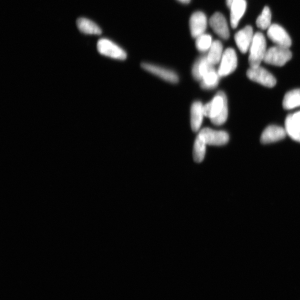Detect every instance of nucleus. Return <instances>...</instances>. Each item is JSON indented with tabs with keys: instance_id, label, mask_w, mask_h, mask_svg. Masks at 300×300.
Masks as SVG:
<instances>
[{
	"instance_id": "nucleus-1",
	"label": "nucleus",
	"mask_w": 300,
	"mask_h": 300,
	"mask_svg": "<svg viewBox=\"0 0 300 300\" xmlns=\"http://www.w3.org/2000/svg\"><path fill=\"white\" fill-rule=\"evenodd\" d=\"M204 116L209 118L216 126L223 124L228 117V104L226 94L219 92L211 102L204 105Z\"/></svg>"
},
{
	"instance_id": "nucleus-2",
	"label": "nucleus",
	"mask_w": 300,
	"mask_h": 300,
	"mask_svg": "<svg viewBox=\"0 0 300 300\" xmlns=\"http://www.w3.org/2000/svg\"><path fill=\"white\" fill-rule=\"evenodd\" d=\"M266 41L262 32L254 34L252 42L249 49L248 62L251 68L260 66L267 52Z\"/></svg>"
},
{
	"instance_id": "nucleus-3",
	"label": "nucleus",
	"mask_w": 300,
	"mask_h": 300,
	"mask_svg": "<svg viewBox=\"0 0 300 300\" xmlns=\"http://www.w3.org/2000/svg\"><path fill=\"white\" fill-rule=\"evenodd\" d=\"M292 52L289 48L276 46L267 50L264 62L276 66H283L292 58Z\"/></svg>"
},
{
	"instance_id": "nucleus-4",
	"label": "nucleus",
	"mask_w": 300,
	"mask_h": 300,
	"mask_svg": "<svg viewBox=\"0 0 300 300\" xmlns=\"http://www.w3.org/2000/svg\"><path fill=\"white\" fill-rule=\"evenodd\" d=\"M247 76L252 81L265 87L273 88L276 84V79L267 70L258 66L251 68L248 70Z\"/></svg>"
},
{
	"instance_id": "nucleus-5",
	"label": "nucleus",
	"mask_w": 300,
	"mask_h": 300,
	"mask_svg": "<svg viewBox=\"0 0 300 300\" xmlns=\"http://www.w3.org/2000/svg\"><path fill=\"white\" fill-rule=\"evenodd\" d=\"M97 48L98 52L104 56L120 60L127 58V54L122 48L108 39H100Z\"/></svg>"
},
{
	"instance_id": "nucleus-6",
	"label": "nucleus",
	"mask_w": 300,
	"mask_h": 300,
	"mask_svg": "<svg viewBox=\"0 0 300 300\" xmlns=\"http://www.w3.org/2000/svg\"><path fill=\"white\" fill-rule=\"evenodd\" d=\"M218 73L220 77L228 76L237 68L238 57L234 48H228L224 52L220 61Z\"/></svg>"
},
{
	"instance_id": "nucleus-7",
	"label": "nucleus",
	"mask_w": 300,
	"mask_h": 300,
	"mask_svg": "<svg viewBox=\"0 0 300 300\" xmlns=\"http://www.w3.org/2000/svg\"><path fill=\"white\" fill-rule=\"evenodd\" d=\"M205 143L212 146H222L229 141L228 134L224 131H217L210 128H204L198 134Z\"/></svg>"
},
{
	"instance_id": "nucleus-8",
	"label": "nucleus",
	"mask_w": 300,
	"mask_h": 300,
	"mask_svg": "<svg viewBox=\"0 0 300 300\" xmlns=\"http://www.w3.org/2000/svg\"><path fill=\"white\" fill-rule=\"evenodd\" d=\"M268 36L277 46L290 48L292 41L289 34L282 26L272 24L268 29Z\"/></svg>"
},
{
	"instance_id": "nucleus-9",
	"label": "nucleus",
	"mask_w": 300,
	"mask_h": 300,
	"mask_svg": "<svg viewBox=\"0 0 300 300\" xmlns=\"http://www.w3.org/2000/svg\"><path fill=\"white\" fill-rule=\"evenodd\" d=\"M189 24L192 36L196 38L206 31L208 26L206 15L200 12L194 13L190 18Z\"/></svg>"
},
{
	"instance_id": "nucleus-10",
	"label": "nucleus",
	"mask_w": 300,
	"mask_h": 300,
	"mask_svg": "<svg viewBox=\"0 0 300 300\" xmlns=\"http://www.w3.org/2000/svg\"><path fill=\"white\" fill-rule=\"evenodd\" d=\"M254 36L253 29L251 26H247L235 34V42L242 54H246L248 51Z\"/></svg>"
},
{
	"instance_id": "nucleus-11",
	"label": "nucleus",
	"mask_w": 300,
	"mask_h": 300,
	"mask_svg": "<svg viewBox=\"0 0 300 300\" xmlns=\"http://www.w3.org/2000/svg\"><path fill=\"white\" fill-rule=\"evenodd\" d=\"M215 33L220 38L227 40L230 37V32L226 18L220 12L215 13L210 18L209 22Z\"/></svg>"
},
{
	"instance_id": "nucleus-12",
	"label": "nucleus",
	"mask_w": 300,
	"mask_h": 300,
	"mask_svg": "<svg viewBox=\"0 0 300 300\" xmlns=\"http://www.w3.org/2000/svg\"><path fill=\"white\" fill-rule=\"evenodd\" d=\"M142 66L146 71L156 75V76L165 80V81L173 84L177 83L178 82L177 74L171 71V70L148 63H142Z\"/></svg>"
},
{
	"instance_id": "nucleus-13",
	"label": "nucleus",
	"mask_w": 300,
	"mask_h": 300,
	"mask_svg": "<svg viewBox=\"0 0 300 300\" xmlns=\"http://www.w3.org/2000/svg\"><path fill=\"white\" fill-rule=\"evenodd\" d=\"M286 130L278 126H270L265 129L260 138V141L264 144H271L280 141L286 135Z\"/></svg>"
},
{
	"instance_id": "nucleus-14",
	"label": "nucleus",
	"mask_w": 300,
	"mask_h": 300,
	"mask_svg": "<svg viewBox=\"0 0 300 300\" xmlns=\"http://www.w3.org/2000/svg\"><path fill=\"white\" fill-rule=\"evenodd\" d=\"M247 3L246 0H234L230 8V23L233 28H236L244 14L246 12Z\"/></svg>"
},
{
	"instance_id": "nucleus-15",
	"label": "nucleus",
	"mask_w": 300,
	"mask_h": 300,
	"mask_svg": "<svg viewBox=\"0 0 300 300\" xmlns=\"http://www.w3.org/2000/svg\"><path fill=\"white\" fill-rule=\"evenodd\" d=\"M204 116V106L200 102L193 103L191 108V126L194 132L198 131Z\"/></svg>"
},
{
	"instance_id": "nucleus-16",
	"label": "nucleus",
	"mask_w": 300,
	"mask_h": 300,
	"mask_svg": "<svg viewBox=\"0 0 300 300\" xmlns=\"http://www.w3.org/2000/svg\"><path fill=\"white\" fill-rule=\"evenodd\" d=\"M214 67L206 56L201 58L194 65L192 70L193 77L197 81H202L204 75Z\"/></svg>"
},
{
	"instance_id": "nucleus-17",
	"label": "nucleus",
	"mask_w": 300,
	"mask_h": 300,
	"mask_svg": "<svg viewBox=\"0 0 300 300\" xmlns=\"http://www.w3.org/2000/svg\"><path fill=\"white\" fill-rule=\"evenodd\" d=\"M76 24L80 32L85 34H101L102 30L98 25L86 18H79Z\"/></svg>"
},
{
	"instance_id": "nucleus-18",
	"label": "nucleus",
	"mask_w": 300,
	"mask_h": 300,
	"mask_svg": "<svg viewBox=\"0 0 300 300\" xmlns=\"http://www.w3.org/2000/svg\"><path fill=\"white\" fill-rule=\"evenodd\" d=\"M223 53L222 43L218 40H215L212 42L211 47L208 50L206 57L210 64L214 66L221 61Z\"/></svg>"
},
{
	"instance_id": "nucleus-19",
	"label": "nucleus",
	"mask_w": 300,
	"mask_h": 300,
	"mask_svg": "<svg viewBox=\"0 0 300 300\" xmlns=\"http://www.w3.org/2000/svg\"><path fill=\"white\" fill-rule=\"evenodd\" d=\"M283 107L286 110H292L300 106V89L293 90L288 92L283 100Z\"/></svg>"
},
{
	"instance_id": "nucleus-20",
	"label": "nucleus",
	"mask_w": 300,
	"mask_h": 300,
	"mask_svg": "<svg viewBox=\"0 0 300 300\" xmlns=\"http://www.w3.org/2000/svg\"><path fill=\"white\" fill-rule=\"evenodd\" d=\"M220 77L218 72L214 67L204 75L201 81V87L205 90L216 88L218 84Z\"/></svg>"
},
{
	"instance_id": "nucleus-21",
	"label": "nucleus",
	"mask_w": 300,
	"mask_h": 300,
	"mask_svg": "<svg viewBox=\"0 0 300 300\" xmlns=\"http://www.w3.org/2000/svg\"><path fill=\"white\" fill-rule=\"evenodd\" d=\"M206 145L202 138L198 134L194 145L193 156L195 162L200 163L203 161L206 154Z\"/></svg>"
},
{
	"instance_id": "nucleus-22",
	"label": "nucleus",
	"mask_w": 300,
	"mask_h": 300,
	"mask_svg": "<svg viewBox=\"0 0 300 300\" xmlns=\"http://www.w3.org/2000/svg\"><path fill=\"white\" fill-rule=\"evenodd\" d=\"M285 130L290 138L300 142V131L294 122L292 114L288 115L285 120Z\"/></svg>"
},
{
	"instance_id": "nucleus-23",
	"label": "nucleus",
	"mask_w": 300,
	"mask_h": 300,
	"mask_svg": "<svg viewBox=\"0 0 300 300\" xmlns=\"http://www.w3.org/2000/svg\"><path fill=\"white\" fill-rule=\"evenodd\" d=\"M257 26L262 30L268 29L272 25V13L268 7H264L256 20Z\"/></svg>"
},
{
	"instance_id": "nucleus-24",
	"label": "nucleus",
	"mask_w": 300,
	"mask_h": 300,
	"mask_svg": "<svg viewBox=\"0 0 300 300\" xmlns=\"http://www.w3.org/2000/svg\"><path fill=\"white\" fill-rule=\"evenodd\" d=\"M196 39V47L199 52H202L208 51L213 42L212 37L209 34H204Z\"/></svg>"
},
{
	"instance_id": "nucleus-25",
	"label": "nucleus",
	"mask_w": 300,
	"mask_h": 300,
	"mask_svg": "<svg viewBox=\"0 0 300 300\" xmlns=\"http://www.w3.org/2000/svg\"><path fill=\"white\" fill-rule=\"evenodd\" d=\"M292 117L295 124L300 131V112L292 114Z\"/></svg>"
},
{
	"instance_id": "nucleus-26",
	"label": "nucleus",
	"mask_w": 300,
	"mask_h": 300,
	"mask_svg": "<svg viewBox=\"0 0 300 300\" xmlns=\"http://www.w3.org/2000/svg\"><path fill=\"white\" fill-rule=\"evenodd\" d=\"M234 2V0H226L227 6L229 8H231L232 5V4Z\"/></svg>"
},
{
	"instance_id": "nucleus-27",
	"label": "nucleus",
	"mask_w": 300,
	"mask_h": 300,
	"mask_svg": "<svg viewBox=\"0 0 300 300\" xmlns=\"http://www.w3.org/2000/svg\"><path fill=\"white\" fill-rule=\"evenodd\" d=\"M178 1L182 4H188L191 0H178Z\"/></svg>"
}]
</instances>
